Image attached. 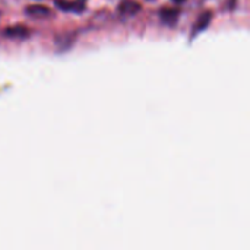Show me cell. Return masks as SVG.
<instances>
[{
	"mask_svg": "<svg viewBox=\"0 0 250 250\" xmlns=\"http://www.w3.org/2000/svg\"><path fill=\"white\" fill-rule=\"evenodd\" d=\"M25 13L29 18H34V19H45V18H50L51 16V10L47 6H42V4L28 6L25 9Z\"/></svg>",
	"mask_w": 250,
	"mask_h": 250,
	"instance_id": "1",
	"label": "cell"
},
{
	"mask_svg": "<svg viewBox=\"0 0 250 250\" xmlns=\"http://www.w3.org/2000/svg\"><path fill=\"white\" fill-rule=\"evenodd\" d=\"M54 4L57 9L64 10V12H82L85 9V4L81 1H67V0H54Z\"/></svg>",
	"mask_w": 250,
	"mask_h": 250,
	"instance_id": "2",
	"label": "cell"
},
{
	"mask_svg": "<svg viewBox=\"0 0 250 250\" xmlns=\"http://www.w3.org/2000/svg\"><path fill=\"white\" fill-rule=\"evenodd\" d=\"M141 10V4L133 0H125L119 4V13L123 16H135Z\"/></svg>",
	"mask_w": 250,
	"mask_h": 250,
	"instance_id": "3",
	"label": "cell"
},
{
	"mask_svg": "<svg viewBox=\"0 0 250 250\" xmlns=\"http://www.w3.org/2000/svg\"><path fill=\"white\" fill-rule=\"evenodd\" d=\"M179 10L177 9H173V7H164V9H161V12H160V18H161V21L166 23V25H168V26H173V25H176V22L179 21Z\"/></svg>",
	"mask_w": 250,
	"mask_h": 250,
	"instance_id": "4",
	"label": "cell"
},
{
	"mask_svg": "<svg viewBox=\"0 0 250 250\" xmlns=\"http://www.w3.org/2000/svg\"><path fill=\"white\" fill-rule=\"evenodd\" d=\"M211 21H212V13H211V12H205V13H202V15L198 18V21H196V23H195V26H193L192 37H196L199 32L205 31V29L209 26Z\"/></svg>",
	"mask_w": 250,
	"mask_h": 250,
	"instance_id": "5",
	"label": "cell"
},
{
	"mask_svg": "<svg viewBox=\"0 0 250 250\" xmlns=\"http://www.w3.org/2000/svg\"><path fill=\"white\" fill-rule=\"evenodd\" d=\"M6 35L7 37H12V38H25L28 35V29L22 25H18V26H9L6 29Z\"/></svg>",
	"mask_w": 250,
	"mask_h": 250,
	"instance_id": "6",
	"label": "cell"
},
{
	"mask_svg": "<svg viewBox=\"0 0 250 250\" xmlns=\"http://www.w3.org/2000/svg\"><path fill=\"white\" fill-rule=\"evenodd\" d=\"M173 1H174V3H179V4H180V3H183L185 0H173Z\"/></svg>",
	"mask_w": 250,
	"mask_h": 250,
	"instance_id": "7",
	"label": "cell"
}]
</instances>
